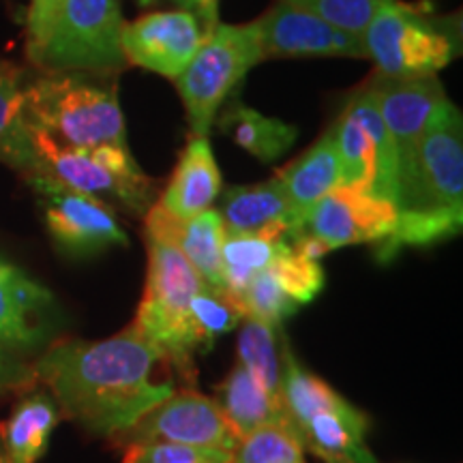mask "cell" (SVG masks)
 I'll list each match as a JSON object with an SVG mask.
<instances>
[{
	"mask_svg": "<svg viewBox=\"0 0 463 463\" xmlns=\"http://www.w3.org/2000/svg\"><path fill=\"white\" fill-rule=\"evenodd\" d=\"M367 86L373 92L382 123H384L392 144H395L399 164V161L412 155L433 116L449 101L447 92L439 84L438 75L414 80H391L375 73Z\"/></svg>",
	"mask_w": 463,
	"mask_h": 463,
	"instance_id": "16",
	"label": "cell"
},
{
	"mask_svg": "<svg viewBox=\"0 0 463 463\" xmlns=\"http://www.w3.org/2000/svg\"><path fill=\"white\" fill-rule=\"evenodd\" d=\"M37 384L33 364L22 361L20 352H15L14 347L0 344V395H7V392L24 395Z\"/></svg>",
	"mask_w": 463,
	"mask_h": 463,
	"instance_id": "34",
	"label": "cell"
},
{
	"mask_svg": "<svg viewBox=\"0 0 463 463\" xmlns=\"http://www.w3.org/2000/svg\"><path fill=\"white\" fill-rule=\"evenodd\" d=\"M230 463H305V449L294 427L279 422L241 438Z\"/></svg>",
	"mask_w": 463,
	"mask_h": 463,
	"instance_id": "30",
	"label": "cell"
},
{
	"mask_svg": "<svg viewBox=\"0 0 463 463\" xmlns=\"http://www.w3.org/2000/svg\"><path fill=\"white\" fill-rule=\"evenodd\" d=\"M239 305L242 316L270 328H279L289 316H294L303 307L270 266L249 283L239 298Z\"/></svg>",
	"mask_w": 463,
	"mask_h": 463,
	"instance_id": "29",
	"label": "cell"
},
{
	"mask_svg": "<svg viewBox=\"0 0 463 463\" xmlns=\"http://www.w3.org/2000/svg\"><path fill=\"white\" fill-rule=\"evenodd\" d=\"M333 133L341 187L364 189L373 198L392 204L397 176L395 144L382 123L369 86H363L352 95L339 120L333 125Z\"/></svg>",
	"mask_w": 463,
	"mask_h": 463,
	"instance_id": "9",
	"label": "cell"
},
{
	"mask_svg": "<svg viewBox=\"0 0 463 463\" xmlns=\"http://www.w3.org/2000/svg\"><path fill=\"white\" fill-rule=\"evenodd\" d=\"M157 3H161V0H137V5H140V7H150V5H157ZM170 3L178 5V7L184 11H191V14L195 11V0H170Z\"/></svg>",
	"mask_w": 463,
	"mask_h": 463,
	"instance_id": "36",
	"label": "cell"
},
{
	"mask_svg": "<svg viewBox=\"0 0 463 463\" xmlns=\"http://www.w3.org/2000/svg\"><path fill=\"white\" fill-rule=\"evenodd\" d=\"M58 328V307L50 289L0 258V344L33 352L48 345Z\"/></svg>",
	"mask_w": 463,
	"mask_h": 463,
	"instance_id": "15",
	"label": "cell"
},
{
	"mask_svg": "<svg viewBox=\"0 0 463 463\" xmlns=\"http://www.w3.org/2000/svg\"><path fill=\"white\" fill-rule=\"evenodd\" d=\"M264 58H367L363 37L277 0L256 20Z\"/></svg>",
	"mask_w": 463,
	"mask_h": 463,
	"instance_id": "14",
	"label": "cell"
},
{
	"mask_svg": "<svg viewBox=\"0 0 463 463\" xmlns=\"http://www.w3.org/2000/svg\"><path fill=\"white\" fill-rule=\"evenodd\" d=\"M239 333V364L247 369L266 391L281 399V354L277 328L242 317Z\"/></svg>",
	"mask_w": 463,
	"mask_h": 463,
	"instance_id": "28",
	"label": "cell"
},
{
	"mask_svg": "<svg viewBox=\"0 0 463 463\" xmlns=\"http://www.w3.org/2000/svg\"><path fill=\"white\" fill-rule=\"evenodd\" d=\"M279 178L281 187L286 189V195L297 211L298 222L300 217L322 200L324 195L331 194L341 184V170L337 146H335V133L333 127L317 140L314 146H309L294 159L292 164L283 167L275 174Z\"/></svg>",
	"mask_w": 463,
	"mask_h": 463,
	"instance_id": "23",
	"label": "cell"
},
{
	"mask_svg": "<svg viewBox=\"0 0 463 463\" xmlns=\"http://www.w3.org/2000/svg\"><path fill=\"white\" fill-rule=\"evenodd\" d=\"M28 75L15 62L0 58V164L24 176L39 172L33 127L26 112Z\"/></svg>",
	"mask_w": 463,
	"mask_h": 463,
	"instance_id": "21",
	"label": "cell"
},
{
	"mask_svg": "<svg viewBox=\"0 0 463 463\" xmlns=\"http://www.w3.org/2000/svg\"><path fill=\"white\" fill-rule=\"evenodd\" d=\"M26 112L33 131L65 146H127L116 86L95 84L84 75L43 73L31 80Z\"/></svg>",
	"mask_w": 463,
	"mask_h": 463,
	"instance_id": "3",
	"label": "cell"
},
{
	"mask_svg": "<svg viewBox=\"0 0 463 463\" xmlns=\"http://www.w3.org/2000/svg\"><path fill=\"white\" fill-rule=\"evenodd\" d=\"M215 402L239 438L266 425L288 422L281 399L266 391L242 364H236L228 378L217 386Z\"/></svg>",
	"mask_w": 463,
	"mask_h": 463,
	"instance_id": "25",
	"label": "cell"
},
{
	"mask_svg": "<svg viewBox=\"0 0 463 463\" xmlns=\"http://www.w3.org/2000/svg\"><path fill=\"white\" fill-rule=\"evenodd\" d=\"M62 412L48 391H26L0 422V449L9 463H37L45 455Z\"/></svg>",
	"mask_w": 463,
	"mask_h": 463,
	"instance_id": "22",
	"label": "cell"
},
{
	"mask_svg": "<svg viewBox=\"0 0 463 463\" xmlns=\"http://www.w3.org/2000/svg\"><path fill=\"white\" fill-rule=\"evenodd\" d=\"M219 215L230 234H264L286 239L288 232L298 223V215L289 204L279 178L251 184L230 187L222 195Z\"/></svg>",
	"mask_w": 463,
	"mask_h": 463,
	"instance_id": "19",
	"label": "cell"
},
{
	"mask_svg": "<svg viewBox=\"0 0 463 463\" xmlns=\"http://www.w3.org/2000/svg\"><path fill=\"white\" fill-rule=\"evenodd\" d=\"M392 206L397 223L378 247L382 262L402 249L433 245L461 232L463 120L450 101L433 116L412 155L397 164Z\"/></svg>",
	"mask_w": 463,
	"mask_h": 463,
	"instance_id": "2",
	"label": "cell"
},
{
	"mask_svg": "<svg viewBox=\"0 0 463 463\" xmlns=\"http://www.w3.org/2000/svg\"><path fill=\"white\" fill-rule=\"evenodd\" d=\"M239 439L215 399L194 389H181L150 408L112 442L123 449L129 444L172 442L232 453L239 447Z\"/></svg>",
	"mask_w": 463,
	"mask_h": 463,
	"instance_id": "11",
	"label": "cell"
},
{
	"mask_svg": "<svg viewBox=\"0 0 463 463\" xmlns=\"http://www.w3.org/2000/svg\"><path fill=\"white\" fill-rule=\"evenodd\" d=\"M65 0H31L26 11V56L34 61L54 26Z\"/></svg>",
	"mask_w": 463,
	"mask_h": 463,
	"instance_id": "33",
	"label": "cell"
},
{
	"mask_svg": "<svg viewBox=\"0 0 463 463\" xmlns=\"http://www.w3.org/2000/svg\"><path fill=\"white\" fill-rule=\"evenodd\" d=\"M146 239L167 241L187 258L202 283L225 292L222 249L225 241V225L217 211H204L194 219H176L164 206L153 204L144 215Z\"/></svg>",
	"mask_w": 463,
	"mask_h": 463,
	"instance_id": "17",
	"label": "cell"
},
{
	"mask_svg": "<svg viewBox=\"0 0 463 463\" xmlns=\"http://www.w3.org/2000/svg\"><path fill=\"white\" fill-rule=\"evenodd\" d=\"M455 26L422 11L420 5L392 0L384 5L363 33L367 58L378 75L391 80H414L438 75L459 54Z\"/></svg>",
	"mask_w": 463,
	"mask_h": 463,
	"instance_id": "6",
	"label": "cell"
},
{
	"mask_svg": "<svg viewBox=\"0 0 463 463\" xmlns=\"http://www.w3.org/2000/svg\"><path fill=\"white\" fill-rule=\"evenodd\" d=\"M283 3L309 11L341 31L363 37L364 28L375 14L392 0H283Z\"/></svg>",
	"mask_w": 463,
	"mask_h": 463,
	"instance_id": "31",
	"label": "cell"
},
{
	"mask_svg": "<svg viewBox=\"0 0 463 463\" xmlns=\"http://www.w3.org/2000/svg\"><path fill=\"white\" fill-rule=\"evenodd\" d=\"M222 170L208 136H191L176 161L159 204L176 219H194L211 211L222 194Z\"/></svg>",
	"mask_w": 463,
	"mask_h": 463,
	"instance_id": "20",
	"label": "cell"
},
{
	"mask_svg": "<svg viewBox=\"0 0 463 463\" xmlns=\"http://www.w3.org/2000/svg\"><path fill=\"white\" fill-rule=\"evenodd\" d=\"M204 37V26L191 11H155L125 22L123 54L127 65L176 80L200 50Z\"/></svg>",
	"mask_w": 463,
	"mask_h": 463,
	"instance_id": "13",
	"label": "cell"
},
{
	"mask_svg": "<svg viewBox=\"0 0 463 463\" xmlns=\"http://www.w3.org/2000/svg\"><path fill=\"white\" fill-rule=\"evenodd\" d=\"M0 463H9L7 457H5V453H3V449H0Z\"/></svg>",
	"mask_w": 463,
	"mask_h": 463,
	"instance_id": "37",
	"label": "cell"
},
{
	"mask_svg": "<svg viewBox=\"0 0 463 463\" xmlns=\"http://www.w3.org/2000/svg\"><path fill=\"white\" fill-rule=\"evenodd\" d=\"M288 247L286 239L264 234H230L225 232L222 249L225 292L239 303L249 283L269 269Z\"/></svg>",
	"mask_w": 463,
	"mask_h": 463,
	"instance_id": "26",
	"label": "cell"
},
{
	"mask_svg": "<svg viewBox=\"0 0 463 463\" xmlns=\"http://www.w3.org/2000/svg\"><path fill=\"white\" fill-rule=\"evenodd\" d=\"M225 450L187 447V444L150 442L125 447L123 463H230Z\"/></svg>",
	"mask_w": 463,
	"mask_h": 463,
	"instance_id": "32",
	"label": "cell"
},
{
	"mask_svg": "<svg viewBox=\"0 0 463 463\" xmlns=\"http://www.w3.org/2000/svg\"><path fill=\"white\" fill-rule=\"evenodd\" d=\"M123 26L120 0H65L33 65L43 73L114 78L129 67Z\"/></svg>",
	"mask_w": 463,
	"mask_h": 463,
	"instance_id": "5",
	"label": "cell"
},
{
	"mask_svg": "<svg viewBox=\"0 0 463 463\" xmlns=\"http://www.w3.org/2000/svg\"><path fill=\"white\" fill-rule=\"evenodd\" d=\"M397 223L395 206L364 189L339 187L317 200L288 236H309L328 253L335 249L386 241ZM286 236V239H288Z\"/></svg>",
	"mask_w": 463,
	"mask_h": 463,
	"instance_id": "12",
	"label": "cell"
},
{
	"mask_svg": "<svg viewBox=\"0 0 463 463\" xmlns=\"http://www.w3.org/2000/svg\"><path fill=\"white\" fill-rule=\"evenodd\" d=\"M146 286L131 328L165 354L176 378L191 386L198 375V354L191 341L189 307L202 279L187 258L167 241L146 239Z\"/></svg>",
	"mask_w": 463,
	"mask_h": 463,
	"instance_id": "4",
	"label": "cell"
},
{
	"mask_svg": "<svg viewBox=\"0 0 463 463\" xmlns=\"http://www.w3.org/2000/svg\"><path fill=\"white\" fill-rule=\"evenodd\" d=\"M39 172L48 174L69 189L114 202L131 215L144 217L155 204L157 184L140 170L129 146L73 148L33 131Z\"/></svg>",
	"mask_w": 463,
	"mask_h": 463,
	"instance_id": "8",
	"label": "cell"
},
{
	"mask_svg": "<svg viewBox=\"0 0 463 463\" xmlns=\"http://www.w3.org/2000/svg\"><path fill=\"white\" fill-rule=\"evenodd\" d=\"M369 419L344 397L297 427L303 449L324 463H375L367 447Z\"/></svg>",
	"mask_w": 463,
	"mask_h": 463,
	"instance_id": "18",
	"label": "cell"
},
{
	"mask_svg": "<svg viewBox=\"0 0 463 463\" xmlns=\"http://www.w3.org/2000/svg\"><path fill=\"white\" fill-rule=\"evenodd\" d=\"M33 367L62 416L109 439L176 391L172 363L131 326L99 341H56Z\"/></svg>",
	"mask_w": 463,
	"mask_h": 463,
	"instance_id": "1",
	"label": "cell"
},
{
	"mask_svg": "<svg viewBox=\"0 0 463 463\" xmlns=\"http://www.w3.org/2000/svg\"><path fill=\"white\" fill-rule=\"evenodd\" d=\"M219 3L222 0H195V11L200 24L204 26V31H213L219 24Z\"/></svg>",
	"mask_w": 463,
	"mask_h": 463,
	"instance_id": "35",
	"label": "cell"
},
{
	"mask_svg": "<svg viewBox=\"0 0 463 463\" xmlns=\"http://www.w3.org/2000/svg\"><path fill=\"white\" fill-rule=\"evenodd\" d=\"M26 181L37 194L45 228L62 256L84 260L129 245V236L106 202L69 189L43 172L31 174Z\"/></svg>",
	"mask_w": 463,
	"mask_h": 463,
	"instance_id": "10",
	"label": "cell"
},
{
	"mask_svg": "<svg viewBox=\"0 0 463 463\" xmlns=\"http://www.w3.org/2000/svg\"><path fill=\"white\" fill-rule=\"evenodd\" d=\"M262 61L264 52L256 22L217 24L206 33L187 69L174 80L187 109L191 136L211 133L230 92Z\"/></svg>",
	"mask_w": 463,
	"mask_h": 463,
	"instance_id": "7",
	"label": "cell"
},
{
	"mask_svg": "<svg viewBox=\"0 0 463 463\" xmlns=\"http://www.w3.org/2000/svg\"><path fill=\"white\" fill-rule=\"evenodd\" d=\"M242 309L228 292L213 289L202 283L189 307L191 341L195 354H204L223 335L234 331L242 322Z\"/></svg>",
	"mask_w": 463,
	"mask_h": 463,
	"instance_id": "27",
	"label": "cell"
},
{
	"mask_svg": "<svg viewBox=\"0 0 463 463\" xmlns=\"http://www.w3.org/2000/svg\"><path fill=\"white\" fill-rule=\"evenodd\" d=\"M215 123L223 136L262 164L281 159L298 140L297 127L247 108L239 99L225 103V108L219 109Z\"/></svg>",
	"mask_w": 463,
	"mask_h": 463,
	"instance_id": "24",
	"label": "cell"
}]
</instances>
